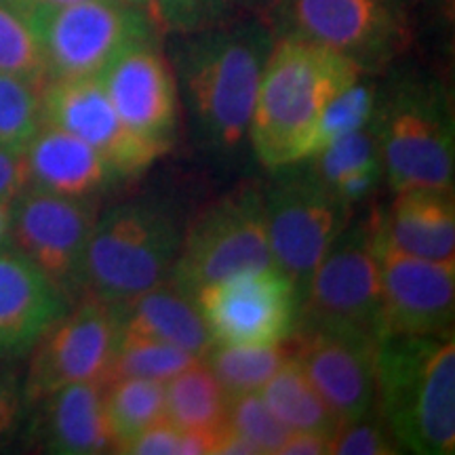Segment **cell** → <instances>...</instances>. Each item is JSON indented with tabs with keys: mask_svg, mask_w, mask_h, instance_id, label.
I'll use <instances>...</instances> for the list:
<instances>
[{
	"mask_svg": "<svg viewBox=\"0 0 455 455\" xmlns=\"http://www.w3.org/2000/svg\"><path fill=\"white\" fill-rule=\"evenodd\" d=\"M275 32L255 20L173 34L169 61L198 141L230 155L249 138L255 95Z\"/></svg>",
	"mask_w": 455,
	"mask_h": 455,
	"instance_id": "cell-1",
	"label": "cell"
},
{
	"mask_svg": "<svg viewBox=\"0 0 455 455\" xmlns=\"http://www.w3.org/2000/svg\"><path fill=\"white\" fill-rule=\"evenodd\" d=\"M361 76V68L338 51L275 36L249 123L258 161L272 171L298 164L301 146L329 101Z\"/></svg>",
	"mask_w": 455,
	"mask_h": 455,
	"instance_id": "cell-2",
	"label": "cell"
},
{
	"mask_svg": "<svg viewBox=\"0 0 455 455\" xmlns=\"http://www.w3.org/2000/svg\"><path fill=\"white\" fill-rule=\"evenodd\" d=\"M375 407L396 443L419 455L455 451V338L388 333L375 358Z\"/></svg>",
	"mask_w": 455,
	"mask_h": 455,
	"instance_id": "cell-3",
	"label": "cell"
},
{
	"mask_svg": "<svg viewBox=\"0 0 455 455\" xmlns=\"http://www.w3.org/2000/svg\"><path fill=\"white\" fill-rule=\"evenodd\" d=\"M371 131L392 192L453 188L455 123L441 83L407 76L378 93Z\"/></svg>",
	"mask_w": 455,
	"mask_h": 455,
	"instance_id": "cell-4",
	"label": "cell"
},
{
	"mask_svg": "<svg viewBox=\"0 0 455 455\" xmlns=\"http://www.w3.org/2000/svg\"><path fill=\"white\" fill-rule=\"evenodd\" d=\"M181 230L175 215L152 201H131L98 215L84 255L83 295L108 306L169 281Z\"/></svg>",
	"mask_w": 455,
	"mask_h": 455,
	"instance_id": "cell-5",
	"label": "cell"
},
{
	"mask_svg": "<svg viewBox=\"0 0 455 455\" xmlns=\"http://www.w3.org/2000/svg\"><path fill=\"white\" fill-rule=\"evenodd\" d=\"M272 266L264 190L243 186L209 204L181 235L169 283L195 298L207 284Z\"/></svg>",
	"mask_w": 455,
	"mask_h": 455,
	"instance_id": "cell-6",
	"label": "cell"
},
{
	"mask_svg": "<svg viewBox=\"0 0 455 455\" xmlns=\"http://www.w3.org/2000/svg\"><path fill=\"white\" fill-rule=\"evenodd\" d=\"M275 36H291L338 51L375 74L411 41L405 0H278Z\"/></svg>",
	"mask_w": 455,
	"mask_h": 455,
	"instance_id": "cell-7",
	"label": "cell"
},
{
	"mask_svg": "<svg viewBox=\"0 0 455 455\" xmlns=\"http://www.w3.org/2000/svg\"><path fill=\"white\" fill-rule=\"evenodd\" d=\"M41 44L47 81L98 76L131 44L161 38L150 11L118 0H87L28 15Z\"/></svg>",
	"mask_w": 455,
	"mask_h": 455,
	"instance_id": "cell-8",
	"label": "cell"
},
{
	"mask_svg": "<svg viewBox=\"0 0 455 455\" xmlns=\"http://www.w3.org/2000/svg\"><path fill=\"white\" fill-rule=\"evenodd\" d=\"M338 329L382 338V284L371 215L339 232L312 275L295 331ZM293 331V333H295Z\"/></svg>",
	"mask_w": 455,
	"mask_h": 455,
	"instance_id": "cell-9",
	"label": "cell"
},
{
	"mask_svg": "<svg viewBox=\"0 0 455 455\" xmlns=\"http://www.w3.org/2000/svg\"><path fill=\"white\" fill-rule=\"evenodd\" d=\"M266 198L268 241L275 266L293 283L299 304L323 255L348 226L350 207L308 169L283 167Z\"/></svg>",
	"mask_w": 455,
	"mask_h": 455,
	"instance_id": "cell-10",
	"label": "cell"
},
{
	"mask_svg": "<svg viewBox=\"0 0 455 455\" xmlns=\"http://www.w3.org/2000/svg\"><path fill=\"white\" fill-rule=\"evenodd\" d=\"M95 198H72L26 186L13 198L11 247L30 259L64 298H83L84 255L98 220Z\"/></svg>",
	"mask_w": 455,
	"mask_h": 455,
	"instance_id": "cell-11",
	"label": "cell"
},
{
	"mask_svg": "<svg viewBox=\"0 0 455 455\" xmlns=\"http://www.w3.org/2000/svg\"><path fill=\"white\" fill-rule=\"evenodd\" d=\"M118 352L112 306L83 295L36 341L24 375L26 405L78 382L106 384Z\"/></svg>",
	"mask_w": 455,
	"mask_h": 455,
	"instance_id": "cell-12",
	"label": "cell"
},
{
	"mask_svg": "<svg viewBox=\"0 0 455 455\" xmlns=\"http://www.w3.org/2000/svg\"><path fill=\"white\" fill-rule=\"evenodd\" d=\"M195 301L218 346H281L298 325V291L276 266L207 284Z\"/></svg>",
	"mask_w": 455,
	"mask_h": 455,
	"instance_id": "cell-13",
	"label": "cell"
},
{
	"mask_svg": "<svg viewBox=\"0 0 455 455\" xmlns=\"http://www.w3.org/2000/svg\"><path fill=\"white\" fill-rule=\"evenodd\" d=\"M382 284V335L447 333L455 316V261L418 258L392 244L379 212L371 213Z\"/></svg>",
	"mask_w": 455,
	"mask_h": 455,
	"instance_id": "cell-14",
	"label": "cell"
},
{
	"mask_svg": "<svg viewBox=\"0 0 455 455\" xmlns=\"http://www.w3.org/2000/svg\"><path fill=\"white\" fill-rule=\"evenodd\" d=\"M41 112L43 123L95 148L121 180L138 178L167 155L118 116L98 76L51 78L41 87Z\"/></svg>",
	"mask_w": 455,
	"mask_h": 455,
	"instance_id": "cell-15",
	"label": "cell"
},
{
	"mask_svg": "<svg viewBox=\"0 0 455 455\" xmlns=\"http://www.w3.org/2000/svg\"><path fill=\"white\" fill-rule=\"evenodd\" d=\"M98 78L118 116L141 138L169 152L178 131L180 93L158 38L121 51Z\"/></svg>",
	"mask_w": 455,
	"mask_h": 455,
	"instance_id": "cell-16",
	"label": "cell"
},
{
	"mask_svg": "<svg viewBox=\"0 0 455 455\" xmlns=\"http://www.w3.org/2000/svg\"><path fill=\"white\" fill-rule=\"evenodd\" d=\"M379 338L361 331H295L293 356L329 403L341 426L375 409V358Z\"/></svg>",
	"mask_w": 455,
	"mask_h": 455,
	"instance_id": "cell-17",
	"label": "cell"
},
{
	"mask_svg": "<svg viewBox=\"0 0 455 455\" xmlns=\"http://www.w3.org/2000/svg\"><path fill=\"white\" fill-rule=\"evenodd\" d=\"M70 306L11 243L0 247V358H26Z\"/></svg>",
	"mask_w": 455,
	"mask_h": 455,
	"instance_id": "cell-18",
	"label": "cell"
},
{
	"mask_svg": "<svg viewBox=\"0 0 455 455\" xmlns=\"http://www.w3.org/2000/svg\"><path fill=\"white\" fill-rule=\"evenodd\" d=\"M101 382L68 384L34 403L32 436L38 449L57 455L112 451Z\"/></svg>",
	"mask_w": 455,
	"mask_h": 455,
	"instance_id": "cell-19",
	"label": "cell"
},
{
	"mask_svg": "<svg viewBox=\"0 0 455 455\" xmlns=\"http://www.w3.org/2000/svg\"><path fill=\"white\" fill-rule=\"evenodd\" d=\"M24 156L28 186L61 196L98 198L123 181L95 148L49 123L41 124Z\"/></svg>",
	"mask_w": 455,
	"mask_h": 455,
	"instance_id": "cell-20",
	"label": "cell"
},
{
	"mask_svg": "<svg viewBox=\"0 0 455 455\" xmlns=\"http://www.w3.org/2000/svg\"><path fill=\"white\" fill-rule=\"evenodd\" d=\"M112 308L118 321V341H164L198 358H204L213 348V339L195 298L169 281Z\"/></svg>",
	"mask_w": 455,
	"mask_h": 455,
	"instance_id": "cell-21",
	"label": "cell"
},
{
	"mask_svg": "<svg viewBox=\"0 0 455 455\" xmlns=\"http://www.w3.org/2000/svg\"><path fill=\"white\" fill-rule=\"evenodd\" d=\"M379 209L384 235L395 247L435 261H455L453 188H409Z\"/></svg>",
	"mask_w": 455,
	"mask_h": 455,
	"instance_id": "cell-22",
	"label": "cell"
},
{
	"mask_svg": "<svg viewBox=\"0 0 455 455\" xmlns=\"http://www.w3.org/2000/svg\"><path fill=\"white\" fill-rule=\"evenodd\" d=\"M259 392L272 413L291 432H315L331 441L341 428L339 418L310 382L293 350Z\"/></svg>",
	"mask_w": 455,
	"mask_h": 455,
	"instance_id": "cell-23",
	"label": "cell"
},
{
	"mask_svg": "<svg viewBox=\"0 0 455 455\" xmlns=\"http://www.w3.org/2000/svg\"><path fill=\"white\" fill-rule=\"evenodd\" d=\"M164 388V418L175 428L220 432L228 424V398L203 358L173 375Z\"/></svg>",
	"mask_w": 455,
	"mask_h": 455,
	"instance_id": "cell-24",
	"label": "cell"
},
{
	"mask_svg": "<svg viewBox=\"0 0 455 455\" xmlns=\"http://www.w3.org/2000/svg\"><path fill=\"white\" fill-rule=\"evenodd\" d=\"M167 382L144 378H112L104 386L112 453H121L135 436L164 419Z\"/></svg>",
	"mask_w": 455,
	"mask_h": 455,
	"instance_id": "cell-25",
	"label": "cell"
},
{
	"mask_svg": "<svg viewBox=\"0 0 455 455\" xmlns=\"http://www.w3.org/2000/svg\"><path fill=\"white\" fill-rule=\"evenodd\" d=\"M291 339L281 346H218L203 358L218 379L226 398L261 390L291 355Z\"/></svg>",
	"mask_w": 455,
	"mask_h": 455,
	"instance_id": "cell-26",
	"label": "cell"
},
{
	"mask_svg": "<svg viewBox=\"0 0 455 455\" xmlns=\"http://www.w3.org/2000/svg\"><path fill=\"white\" fill-rule=\"evenodd\" d=\"M375 104H378V89L371 83L363 81V76L348 89L341 91L339 95H335L318 116L308 140L301 146L298 164L312 161L335 140L344 138L346 133L367 127L373 118Z\"/></svg>",
	"mask_w": 455,
	"mask_h": 455,
	"instance_id": "cell-27",
	"label": "cell"
},
{
	"mask_svg": "<svg viewBox=\"0 0 455 455\" xmlns=\"http://www.w3.org/2000/svg\"><path fill=\"white\" fill-rule=\"evenodd\" d=\"M41 124V87L0 72V150L24 152Z\"/></svg>",
	"mask_w": 455,
	"mask_h": 455,
	"instance_id": "cell-28",
	"label": "cell"
},
{
	"mask_svg": "<svg viewBox=\"0 0 455 455\" xmlns=\"http://www.w3.org/2000/svg\"><path fill=\"white\" fill-rule=\"evenodd\" d=\"M0 72L13 74L43 87L47 83V66L30 20L0 0Z\"/></svg>",
	"mask_w": 455,
	"mask_h": 455,
	"instance_id": "cell-29",
	"label": "cell"
},
{
	"mask_svg": "<svg viewBox=\"0 0 455 455\" xmlns=\"http://www.w3.org/2000/svg\"><path fill=\"white\" fill-rule=\"evenodd\" d=\"M201 358L184 348L155 339L118 341L110 378H144L156 382H169L173 375L184 371Z\"/></svg>",
	"mask_w": 455,
	"mask_h": 455,
	"instance_id": "cell-30",
	"label": "cell"
},
{
	"mask_svg": "<svg viewBox=\"0 0 455 455\" xmlns=\"http://www.w3.org/2000/svg\"><path fill=\"white\" fill-rule=\"evenodd\" d=\"M228 424L251 441L264 455H278L291 435V430L272 413L259 390L228 398Z\"/></svg>",
	"mask_w": 455,
	"mask_h": 455,
	"instance_id": "cell-31",
	"label": "cell"
},
{
	"mask_svg": "<svg viewBox=\"0 0 455 455\" xmlns=\"http://www.w3.org/2000/svg\"><path fill=\"white\" fill-rule=\"evenodd\" d=\"M378 141H375L371 124H367V127L356 129L352 133H346L344 138L335 140L331 146H327L321 155H316L308 163L316 178L327 188H331L350 171L378 161Z\"/></svg>",
	"mask_w": 455,
	"mask_h": 455,
	"instance_id": "cell-32",
	"label": "cell"
},
{
	"mask_svg": "<svg viewBox=\"0 0 455 455\" xmlns=\"http://www.w3.org/2000/svg\"><path fill=\"white\" fill-rule=\"evenodd\" d=\"M161 32L188 34L230 20L232 0H148Z\"/></svg>",
	"mask_w": 455,
	"mask_h": 455,
	"instance_id": "cell-33",
	"label": "cell"
},
{
	"mask_svg": "<svg viewBox=\"0 0 455 455\" xmlns=\"http://www.w3.org/2000/svg\"><path fill=\"white\" fill-rule=\"evenodd\" d=\"M373 413L356 422L344 424L329 441V453L331 455H395L401 453L388 426L382 418L373 419Z\"/></svg>",
	"mask_w": 455,
	"mask_h": 455,
	"instance_id": "cell-34",
	"label": "cell"
},
{
	"mask_svg": "<svg viewBox=\"0 0 455 455\" xmlns=\"http://www.w3.org/2000/svg\"><path fill=\"white\" fill-rule=\"evenodd\" d=\"M24 375L17 361L0 358V447L9 445L26 413Z\"/></svg>",
	"mask_w": 455,
	"mask_h": 455,
	"instance_id": "cell-35",
	"label": "cell"
},
{
	"mask_svg": "<svg viewBox=\"0 0 455 455\" xmlns=\"http://www.w3.org/2000/svg\"><path fill=\"white\" fill-rule=\"evenodd\" d=\"M181 430L175 428L167 418L152 424L141 435L135 436L121 453L127 455H180Z\"/></svg>",
	"mask_w": 455,
	"mask_h": 455,
	"instance_id": "cell-36",
	"label": "cell"
},
{
	"mask_svg": "<svg viewBox=\"0 0 455 455\" xmlns=\"http://www.w3.org/2000/svg\"><path fill=\"white\" fill-rule=\"evenodd\" d=\"M28 186L24 152L0 150V201H13Z\"/></svg>",
	"mask_w": 455,
	"mask_h": 455,
	"instance_id": "cell-37",
	"label": "cell"
},
{
	"mask_svg": "<svg viewBox=\"0 0 455 455\" xmlns=\"http://www.w3.org/2000/svg\"><path fill=\"white\" fill-rule=\"evenodd\" d=\"M329 453V439L315 432H291L278 455H325Z\"/></svg>",
	"mask_w": 455,
	"mask_h": 455,
	"instance_id": "cell-38",
	"label": "cell"
},
{
	"mask_svg": "<svg viewBox=\"0 0 455 455\" xmlns=\"http://www.w3.org/2000/svg\"><path fill=\"white\" fill-rule=\"evenodd\" d=\"M213 455H261L259 449L247 441L241 432H236L230 424H226L215 435Z\"/></svg>",
	"mask_w": 455,
	"mask_h": 455,
	"instance_id": "cell-39",
	"label": "cell"
},
{
	"mask_svg": "<svg viewBox=\"0 0 455 455\" xmlns=\"http://www.w3.org/2000/svg\"><path fill=\"white\" fill-rule=\"evenodd\" d=\"M215 435H218V432L181 430L180 455H213Z\"/></svg>",
	"mask_w": 455,
	"mask_h": 455,
	"instance_id": "cell-40",
	"label": "cell"
},
{
	"mask_svg": "<svg viewBox=\"0 0 455 455\" xmlns=\"http://www.w3.org/2000/svg\"><path fill=\"white\" fill-rule=\"evenodd\" d=\"M7 3L11 4V7L21 11V13L28 17V15L36 13V11L64 7V4H74V3H87V0H7ZM118 3L138 4V7H144L150 11V3H148V0H118Z\"/></svg>",
	"mask_w": 455,
	"mask_h": 455,
	"instance_id": "cell-41",
	"label": "cell"
},
{
	"mask_svg": "<svg viewBox=\"0 0 455 455\" xmlns=\"http://www.w3.org/2000/svg\"><path fill=\"white\" fill-rule=\"evenodd\" d=\"M11 224H13V201H0V247L11 243Z\"/></svg>",
	"mask_w": 455,
	"mask_h": 455,
	"instance_id": "cell-42",
	"label": "cell"
},
{
	"mask_svg": "<svg viewBox=\"0 0 455 455\" xmlns=\"http://www.w3.org/2000/svg\"><path fill=\"white\" fill-rule=\"evenodd\" d=\"M232 3H235V0H232Z\"/></svg>",
	"mask_w": 455,
	"mask_h": 455,
	"instance_id": "cell-43",
	"label": "cell"
}]
</instances>
